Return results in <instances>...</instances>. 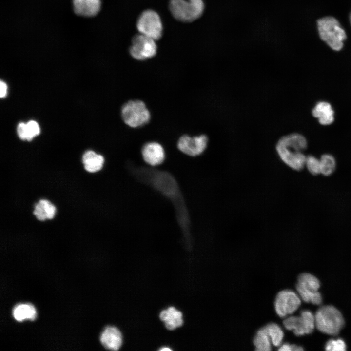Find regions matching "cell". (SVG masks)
<instances>
[{"mask_svg": "<svg viewBox=\"0 0 351 351\" xmlns=\"http://www.w3.org/2000/svg\"><path fill=\"white\" fill-rule=\"evenodd\" d=\"M319 159L320 174L327 176L332 175L336 168V161L334 157L331 154H325Z\"/></svg>", "mask_w": 351, "mask_h": 351, "instance_id": "obj_22", "label": "cell"}, {"mask_svg": "<svg viewBox=\"0 0 351 351\" xmlns=\"http://www.w3.org/2000/svg\"><path fill=\"white\" fill-rule=\"evenodd\" d=\"M301 300L297 292L290 289L281 290L277 293L274 299L275 312L279 317L284 318L298 309Z\"/></svg>", "mask_w": 351, "mask_h": 351, "instance_id": "obj_8", "label": "cell"}, {"mask_svg": "<svg viewBox=\"0 0 351 351\" xmlns=\"http://www.w3.org/2000/svg\"><path fill=\"white\" fill-rule=\"evenodd\" d=\"M141 155L144 161L153 166L162 164L165 157L163 146L156 141L144 144L141 149Z\"/></svg>", "mask_w": 351, "mask_h": 351, "instance_id": "obj_12", "label": "cell"}, {"mask_svg": "<svg viewBox=\"0 0 351 351\" xmlns=\"http://www.w3.org/2000/svg\"><path fill=\"white\" fill-rule=\"evenodd\" d=\"M55 212L54 205L47 200L41 199L36 204L33 214L38 220L44 221L47 219H52Z\"/></svg>", "mask_w": 351, "mask_h": 351, "instance_id": "obj_18", "label": "cell"}, {"mask_svg": "<svg viewBox=\"0 0 351 351\" xmlns=\"http://www.w3.org/2000/svg\"><path fill=\"white\" fill-rule=\"evenodd\" d=\"M155 40L141 34L135 35L132 39L130 53L138 60H144L155 56L157 47Z\"/></svg>", "mask_w": 351, "mask_h": 351, "instance_id": "obj_10", "label": "cell"}, {"mask_svg": "<svg viewBox=\"0 0 351 351\" xmlns=\"http://www.w3.org/2000/svg\"><path fill=\"white\" fill-rule=\"evenodd\" d=\"M169 9L176 20L190 22L202 15L205 3L203 0H171Z\"/></svg>", "mask_w": 351, "mask_h": 351, "instance_id": "obj_5", "label": "cell"}, {"mask_svg": "<svg viewBox=\"0 0 351 351\" xmlns=\"http://www.w3.org/2000/svg\"><path fill=\"white\" fill-rule=\"evenodd\" d=\"M0 96L1 98H3L5 97V96L7 94V86L6 84L2 81H0Z\"/></svg>", "mask_w": 351, "mask_h": 351, "instance_id": "obj_28", "label": "cell"}, {"mask_svg": "<svg viewBox=\"0 0 351 351\" xmlns=\"http://www.w3.org/2000/svg\"><path fill=\"white\" fill-rule=\"evenodd\" d=\"M314 316L315 327L320 332L328 335H337L345 324L341 312L333 306H321Z\"/></svg>", "mask_w": 351, "mask_h": 351, "instance_id": "obj_3", "label": "cell"}, {"mask_svg": "<svg viewBox=\"0 0 351 351\" xmlns=\"http://www.w3.org/2000/svg\"><path fill=\"white\" fill-rule=\"evenodd\" d=\"M165 326L169 330H173L181 327L183 323V315L181 312L174 307H170L162 311L159 315Z\"/></svg>", "mask_w": 351, "mask_h": 351, "instance_id": "obj_14", "label": "cell"}, {"mask_svg": "<svg viewBox=\"0 0 351 351\" xmlns=\"http://www.w3.org/2000/svg\"><path fill=\"white\" fill-rule=\"evenodd\" d=\"M100 0H74V10L76 14L84 16L96 15L100 8Z\"/></svg>", "mask_w": 351, "mask_h": 351, "instance_id": "obj_16", "label": "cell"}, {"mask_svg": "<svg viewBox=\"0 0 351 351\" xmlns=\"http://www.w3.org/2000/svg\"><path fill=\"white\" fill-rule=\"evenodd\" d=\"M121 117L124 123L131 128H137L147 124L151 114L145 103L135 99L125 103L121 109Z\"/></svg>", "mask_w": 351, "mask_h": 351, "instance_id": "obj_4", "label": "cell"}, {"mask_svg": "<svg viewBox=\"0 0 351 351\" xmlns=\"http://www.w3.org/2000/svg\"><path fill=\"white\" fill-rule=\"evenodd\" d=\"M100 341L107 349L118 350L122 344V336L120 331L116 327L108 326L100 335Z\"/></svg>", "mask_w": 351, "mask_h": 351, "instance_id": "obj_13", "label": "cell"}, {"mask_svg": "<svg viewBox=\"0 0 351 351\" xmlns=\"http://www.w3.org/2000/svg\"><path fill=\"white\" fill-rule=\"evenodd\" d=\"M320 286L317 277L309 273H302L298 277L296 289L302 300L318 305L322 302L321 294L318 291Z\"/></svg>", "mask_w": 351, "mask_h": 351, "instance_id": "obj_6", "label": "cell"}, {"mask_svg": "<svg viewBox=\"0 0 351 351\" xmlns=\"http://www.w3.org/2000/svg\"><path fill=\"white\" fill-rule=\"evenodd\" d=\"M305 167H306L308 171L312 175L316 176L320 174V159L312 155L307 156L305 163Z\"/></svg>", "mask_w": 351, "mask_h": 351, "instance_id": "obj_23", "label": "cell"}, {"mask_svg": "<svg viewBox=\"0 0 351 351\" xmlns=\"http://www.w3.org/2000/svg\"><path fill=\"white\" fill-rule=\"evenodd\" d=\"M312 114L322 125H330L334 119V111L331 105L327 102H318L313 109Z\"/></svg>", "mask_w": 351, "mask_h": 351, "instance_id": "obj_15", "label": "cell"}, {"mask_svg": "<svg viewBox=\"0 0 351 351\" xmlns=\"http://www.w3.org/2000/svg\"><path fill=\"white\" fill-rule=\"evenodd\" d=\"M82 162L87 171L94 173L102 169L104 163V158L102 155L90 150L83 155Z\"/></svg>", "mask_w": 351, "mask_h": 351, "instance_id": "obj_17", "label": "cell"}, {"mask_svg": "<svg viewBox=\"0 0 351 351\" xmlns=\"http://www.w3.org/2000/svg\"><path fill=\"white\" fill-rule=\"evenodd\" d=\"M137 28L139 33L155 40L162 35V25L158 14L152 10H147L142 13L137 21Z\"/></svg>", "mask_w": 351, "mask_h": 351, "instance_id": "obj_9", "label": "cell"}, {"mask_svg": "<svg viewBox=\"0 0 351 351\" xmlns=\"http://www.w3.org/2000/svg\"><path fill=\"white\" fill-rule=\"evenodd\" d=\"M253 344L257 351H270L272 350V344L264 326L256 332Z\"/></svg>", "mask_w": 351, "mask_h": 351, "instance_id": "obj_20", "label": "cell"}, {"mask_svg": "<svg viewBox=\"0 0 351 351\" xmlns=\"http://www.w3.org/2000/svg\"><path fill=\"white\" fill-rule=\"evenodd\" d=\"M208 137L205 134L191 136L184 135L178 139L177 147L178 150L192 157L202 155L206 150L208 144Z\"/></svg>", "mask_w": 351, "mask_h": 351, "instance_id": "obj_11", "label": "cell"}, {"mask_svg": "<svg viewBox=\"0 0 351 351\" xmlns=\"http://www.w3.org/2000/svg\"><path fill=\"white\" fill-rule=\"evenodd\" d=\"M327 351H344L346 350V345L341 339H331L325 345Z\"/></svg>", "mask_w": 351, "mask_h": 351, "instance_id": "obj_24", "label": "cell"}, {"mask_svg": "<svg viewBox=\"0 0 351 351\" xmlns=\"http://www.w3.org/2000/svg\"><path fill=\"white\" fill-rule=\"evenodd\" d=\"M270 337L273 346L278 347L282 343L284 332L281 327L274 322L269 323L264 326Z\"/></svg>", "mask_w": 351, "mask_h": 351, "instance_id": "obj_21", "label": "cell"}, {"mask_svg": "<svg viewBox=\"0 0 351 351\" xmlns=\"http://www.w3.org/2000/svg\"><path fill=\"white\" fill-rule=\"evenodd\" d=\"M159 350L161 351H172V350L167 347H162V348L160 349Z\"/></svg>", "mask_w": 351, "mask_h": 351, "instance_id": "obj_29", "label": "cell"}, {"mask_svg": "<svg viewBox=\"0 0 351 351\" xmlns=\"http://www.w3.org/2000/svg\"><path fill=\"white\" fill-rule=\"evenodd\" d=\"M26 125L31 140L34 136L39 134L40 128L38 123L34 120L29 121L26 123Z\"/></svg>", "mask_w": 351, "mask_h": 351, "instance_id": "obj_25", "label": "cell"}, {"mask_svg": "<svg viewBox=\"0 0 351 351\" xmlns=\"http://www.w3.org/2000/svg\"><path fill=\"white\" fill-rule=\"evenodd\" d=\"M320 39L334 51H340L347 39L345 30L335 18L326 16L317 21Z\"/></svg>", "mask_w": 351, "mask_h": 351, "instance_id": "obj_2", "label": "cell"}, {"mask_svg": "<svg viewBox=\"0 0 351 351\" xmlns=\"http://www.w3.org/2000/svg\"><path fill=\"white\" fill-rule=\"evenodd\" d=\"M17 132L20 139L30 140L26 124L23 122L20 123L17 127Z\"/></svg>", "mask_w": 351, "mask_h": 351, "instance_id": "obj_27", "label": "cell"}, {"mask_svg": "<svg viewBox=\"0 0 351 351\" xmlns=\"http://www.w3.org/2000/svg\"><path fill=\"white\" fill-rule=\"evenodd\" d=\"M13 315L18 321H21L26 319L33 320L36 317V312L32 305L21 304L14 307L13 310Z\"/></svg>", "mask_w": 351, "mask_h": 351, "instance_id": "obj_19", "label": "cell"}, {"mask_svg": "<svg viewBox=\"0 0 351 351\" xmlns=\"http://www.w3.org/2000/svg\"><path fill=\"white\" fill-rule=\"evenodd\" d=\"M279 351H301L304 349L302 347L289 343H282L278 347Z\"/></svg>", "mask_w": 351, "mask_h": 351, "instance_id": "obj_26", "label": "cell"}, {"mask_svg": "<svg viewBox=\"0 0 351 351\" xmlns=\"http://www.w3.org/2000/svg\"><path fill=\"white\" fill-rule=\"evenodd\" d=\"M307 147V141L303 135L292 133L278 139L275 150L282 163L294 171H300L305 167L307 156L304 151Z\"/></svg>", "mask_w": 351, "mask_h": 351, "instance_id": "obj_1", "label": "cell"}, {"mask_svg": "<svg viewBox=\"0 0 351 351\" xmlns=\"http://www.w3.org/2000/svg\"><path fill=\"white\" fill-rule=\"evenodd\" d=\"M284 327L292 331L296 336H302L312 333L315 327V316L309 310L301 312L299 315H289L283 320Z\"/></svg>", "mask_w": 351, "mask_h": 351, "instance_id": "obj_7", "label": "cell"}, {"mask_svg": "<svg viewBox=\"0 0 351 351\" xmlns=\"http://www.w3.org/2000/svg\"><path fill=\"white\" fill-rule=\"evenodd\" d=\"M350 23H351V14H350Z\"/></svg>", "mask_w": 351, "mask_h": 351, "instance_id": "obj_30", "label": "cell"}]
</instances>
